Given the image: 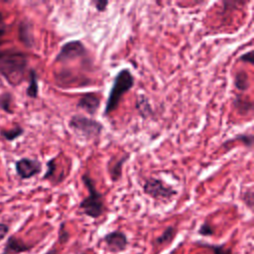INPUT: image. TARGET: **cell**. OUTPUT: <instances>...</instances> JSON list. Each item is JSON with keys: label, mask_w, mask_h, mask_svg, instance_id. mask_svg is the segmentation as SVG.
Returning <instances> with one entry per match:
<instances>
[{"label": "cell", "mask_w": 254, "mask_h": 254, "mask_svg": "<svg viewBox=\"0 0 254 254\" xmlns=\"http://www.w3.org/2000/svg\"><path fill=\"white\" fill-rule=\"evenodd\" d=\"M8 232H9V226L4 222H0V242L6 237Z\"/></svg>", "instance_id": "obj_28"}, {"label": "cell", "mask_w": 254, "mask_h": 254, "mask_svg": "<svg viewBox=\"0 0 254 254\" xmlns=\"http://www.w3.org/2000/svg\"><path fill=\"white\" fill-rule=\"evenodd\" d=\"M91 5L94 6V8L96 9L97 12L102 13L104 11H106L107 6L109 5V1L107 0H93L90 2Z\"/></svg>", "instance_id": "obj_26"}, {"label": "cell", "mask_w": 254, "mask_h": 254, "mask_svg": "<svg viewBox=\"0 0 254 254\" xmlns=\"http://www.w3.org/2000/svg\"><path fill=\"white\" fill-rule=\"evenodd\" d=\"M197 233L203 237H210L214 234V228L208 221L205 220L200 224L199 228L197 229Z\"/></svg>", "instance_id": "obj_25"}, {"label": "cell", "mask_w": 254, "mask_h": 254, "mask_svg": "<svg viewBox=\"0 0 254 254\" xmlns=\"http://www.w3.org/2000/svg\"><path fill=\"white\" fill-rule=\"evenodd\" d=\"M81 254H87V253H84V252H82V253H81Z\"/></svg>", "instance_id": "obj_32"}, {"label": "cell", "mask_w": 254, "mask_h": 254, "mask_svg": "<svg viewBox=\"0 0 254 254\" xmlns=\"http://www.w3.org/2000/svg\"><path fill=\"white\" fill-rule=\"evenodd\" d=\"M33 245L27 244L23 239L15 235H10L6 240L2 254H21L31 251Z\"/></svg>", "instance_id": "obj_12"}, {"label": "cell", "mask_w": 254, "mask_h": 254, "mask_svg": "<svg viewBox=\"0 0 254 254\" xmlns=\"http://www.w3.org/2000/svg\"><path fill=\"white\" fill-rule=\"evenodd\" d=\"M18 39L28 49H32L35 46L33 23L27 18L22 19L18 24Z\"/></svg>", "instance_id": "obj_10"}, {"label": "cell", "mask_w": 254, "mask_h": 254, "mask_svg": "<svg viewBox=\"0 0 254 254\" xmlns=\"http://www.w3.org/2000/svg\"><path fill=\"white\" fill-rule=\"evenodd\" d=\"M81 181L88 190V195L80 200L78 209L87 217L97 219L101 217L106 210L103 194L97 190L95 182L89 176L88 172L82 174Z\"/></svg>", "instance_id": "obj_2"}, {"label": "cell", "mask_w": 254, "mask_h": 254, "mask_svg": "<svg viewBox=\"0 0 254 254\" xmlns=\"http://www.w3.org/2000/svg\"><path fill=\"white\" fill-rule=\"evenodd\" d=\"M130 155L129 153H125L124 155L118 157V158H110L107 162V171L108 175L110 177V180L113 183L118 182L123 174V166L128 161Z\"/></svg>", "instance_id": "obj_11"}, {"label": "cell", "mask_w": 254, "mask_h": 254, "mask_svg": "<svg viewBox=\"0 0 254 254\" xmlns=\"http://www.w3.org/2000/svg\"><path fill=\"white\" fill-rule=\"evenodd\" d=\"M241 200L244 202V204L246 205L247 208H249L250 210L253 209V200H254V196H253L252 188H249V189L245 190L241 193Z\"/></svg>", "instance_id": "obj_24"}, {"label": "cell", "mask_w": 254, "mask_h": 254, "mask_svg": "<svg viewBox=\"0 0 254 254\" xmlns=\"http://www.w3.org/2000/svg\"><path fill=\"white\" fill-rule=\"evenodd\" d=\"M6 34V26L0 27V46L3 44V38Z\"/></svg>", "instance_id": "obj_30"}, {"label": "cell", "mask_w": 254, "mask_h": 254, "mask_svg": "<svg viewBox=\"0 0 254 254\" xmlns=\"http://www.w3.org/2000/svg\"><path fill=\"white\" fill-rule=\"evenodd\" d=\"M3 26H6L5 23H4V15L3 13L0 11V27H3Z\"/></svg>", "instance_id": "obj_31"}, {"label": "cell", "mask_w": 254, "mask_h": 254, "mask_svg": "<svg viewBox=\"0 0 254 254\" xmlns=\"http://www.w3.org/2000/svg\"><path fill=\"white\" fill-rule=\"evenodd\" d=\"M135 109L143 119H149L154 115V109L147 95L138 94L135 99Z\"/></svg>", "instance_id": "obj_13"}, {"label": "cell", "mask_w": 254, "mask_h": 254, "mask_svg": "<svg viewBox=\"0 0 254 254\" xmlns=\"http://www.w3.org/2000/svg\"><path fill=\"white\" fill-rule=\"evenodd\" d=\"M44 254H60V251H59V249H58V247H57V245H56V243L50 248V249H48V251H46Z\"/></svg>", "instance_id": "obj_29"}, {"label": "cell", "mask_w": 254, "mask_h": 254, "mask_svg": "<svg viewBox=\"0 0 254 254\" xmlns=\"http://www.w3.org/2000/svg\"><path fill=\"white\" fill-rule=\"evenodd\" d=\"M24 133H25V129L21 125H15L10 129H3V128L0 129L1 137L8 142L15 141L16 139L20 138Z\"/></svg>", "instance_id": "obj_18"}, {"label": "cell", "mask_w": 254, "mask_h": 254, "mask_svg": "<svg viewBox=\"0 0 254 254\" xmlns=\"http://www.w3.org/2000/svg\"><path fill=\"white\" fill-rule=\"evenodd\" d=\"M14 101L13 94L9 91H4L0 94V109L7 114H13L14 110L12 108V104Z\"/></svg>", "instance_id": "obj_20"}, {"label": "cell", "mask_w": 254, "mask_h": 254, "mask_svg": "<svg viewBox=\"0 0 254 254\" xmlns=\"http://www.w3.org/2000/svg\"><path fill=\"white\" fill-rule=\"evenodd\" d=\"M178 234V228L174 225L167 226L164 231L155 238L154 244L157 246H164L173 242Z\"/></svg>", "instance_id": "obj_16"}, {"label": "cell", "mask_w": 254, "mask_h": 254, "mask_svg": "<svg viewBox=\"0 0 254 254\" xmlns=\"http://www.w3.org/2000/svg\"><path fill=\"white\" fill-rule=\"evenodd\" d=\"M69 238H70V234L66 229L65 222L63 221V222H61L59 231H58V242L61 244H64L69 240Z\"/></svg>", "instance_id": "obj_23"}, {"label": "cell", "mask_w": 254, "mask_h": 254, "mask_svg": "<svg viewBox=\"0 0 254 254\" xmlns=\"http://www.w3.org/2000/svg\"><path fill=\"white\" fill-rule=\"evenodd\" d=\"M68 128L79 138L90 141L98 138L104 126L98 120L82 115V114H74L68 120Z\"/></svg>", "instance_id": "obj_4"}, {"label": "cell", "mask_w": 254, "mask_h": 254, "mask_svg": "<svg viewBox=\"0 0 254 254\" xmlns=\"http://www.w3.org/2000/svg\"><path fill=\"white\" fill-rule=\"evenodd\" d=\"M232 105H233L234 109L236 110V112L239 114H242V115L250 114L253 110L252 101L248 97H245L241 93L235 95V97L232 101Z\"/></svg>", "instance_id": "obj_14"}, {"label": "cell", "mask_w": 254, "mask_h": 254, "mask_svg": "<svg viewBox=\"0 0 254 254\" xmlns=\"http://www.w3.org/2000/svg\"><path fill=\"white\" fill-rule=\"evenodd\" d=\"M239 62L241 63H244V64H253V51L250 50L244 54H242L239 59H238Z\"/></svg>", "instance_id": "obj_27"}, {"label": "cell", "mask_w": 254, "mask_h": 254, "mask_svg": "<svg viewBox=\"0 0 254 254\" xmlns=\"http://www.w3.org/2000/svg\"><path fill=\"white\" fill-rule=\"evenodd\" d=\"M101 241L104 243L106 249L113 254L125 251L129 245L127 235L121 230H113L107 232L101 238Z\"/></svg>", "instance_id": "obj_8"}, {"label": "cell", "mask_w": 254, "mask_h": 254, "mask_svg": "<svg viewBox=\"0 0 254 254\" xmlns=\"http://www.w3.org/2000/svg\"><path fill=\"white\" fill-rule=\"evenodd\" d=\"M234 87L241 91L244 92L250 87V79L248 76V73L244 69H239L235 72L234 74Z\"/></svg>", "instance_id": "obj_17"}, {"label": "cell", "mask_w": 254, "mask_h": 254, "mask_svg": "<svg viewBox=\"0 0 254 254\" xmlns=\"http://www.w3.org/2000/svg\"><path fill=\"white\" fill-rule=\"evenodd\" d=\"M100 104H101L100 95L96 92L89 91L81 94V96L79 97L76 103V108L83 110L87 114L93 116L97 113L100 107Z\"/></svg>", "instance_id": "obj_9"}, {"label": "cell", "mask_w": 254, "mask_h": 254, "mask_svg": "<svg viewBox=\"0 0 254 254\" xmlns=\"http://www.w3.org/2000/svg\"><path fill=\"white\" fill-rule=\"evenodd\" d=\"M43 170L41 161L35 158L23 157L15 162V171L21 180H29L39 175Z\"/></svg>", "instance_id": "obj_7"}, {"label": "cell", "mask_w": 254, "mask_h": 254, "mask_svg": "<svg viewBox=\"0 0 254 254\" xmlns=\"http://www.w3.org/2000/svg\"><path fill=\"white\" fill-rule=\"evenodd\" d=\"M135 84V77L132 71L127 68H121L113 78L111 88L109 90L105 107H104V116L110 115L114 112L125 93L130 91Z\"/></svg>", "instance_id": "obj_3"}, {"label": "cell", "mask_w": 254, "mask_h": 254, "mask_svg": "<svg viewBox=\"0 0 254 254\" xmlns=\"http://www.w3.org/2000/svg\"><path fill=\"white\" fill-rule=\"evenodd\" d=\"M26 95L32 99H36L39 96V76L35 68H30L28 71V87L26 89Z\"/></svg>", "instance_id": "obj_15"}, {"label": "cell", "mask_w": 254, "mask_h": 254, "mask_svg": "<svg viewBox=\"0 0 254 254\" xmlns=\"http://www.w3.org/2000/svg\"><path fill=\"white\" fill-rule=\"evenodd\" d=\"M29 58L26 53L16 48L0 51V77L12 87L20 85L28 71Z\"/></svg>", "instance_id": "obj_1"}, {"label": "cell", "mask_w": 254, "mask_h": 254, "mask_svg": "<svg viewBox=\"0 0 254 254\" xmlns=\"http://www.w3.org/2000/svg\"><path fill=\"white\" fill-rule=\"evenodd\" d=\"M228 142H240L246 148H251L253 145V135L251 133L236 134L234 138L225 141V143H228Z\"/></svg>", "instance_id": "obj_21"}, {"label": "cell", "mask_w": 254, "mask_h": 254, "mask_svg": "<svg viewBox=\"0 0 254 254\" xmlns=\"http://www.w3.org/2000/svg\"><path fill=\"white\" fill-rule=\"evenodd\" d=\"M46 166H47V170L42 179L43 180H53V178L55 177L56 171H57V157L51 158L47 162Z\"/></svg>", "instance_id": "obj_22"}, {"label": "cell", "mask_w": 254, "mask_h": 254, "mask_svg": "<svg viewBox=\"0 0 254 254\" xmlns=\"http://www.w3.org/2000/svg\"><path fill=\"white\" fill-rule=\"evenodd\" d=\"M87 58V50L80 40H71L64 43L55 58V63L65 64L67 62Z\"/></svg>", "instance_id": "obj_6"}, {"label": "cell", "mask_w": 254, "mask_h": 254, "mask_svg": "<svg viewBox=\"0 0 254 254\" xmlns=\"http://www.w3.org/2000/svg\"><path fill=\"white\" fill-rule=\"evenodd\" d=\"M198 247H203L208 249L212 254H233L230 248H227L224 244H213V243H206L203 241H195Z\"/></svg>", "instance_id": "obj_19"}, {"label": "cell", "mask_w": 254, "mask_h": 254, "mask_svg": "<svg viewBox=\"0 0 254 254\" xmlns=\"http://www.w3.org/2000/svg\"><path fill=\"white\" fill-rule=\"evenodd\" d=\"M142 189L146 195L163 202L171 201L178 194V190L175 188L155 177H150L145 180Z\"/></svg>", "instance_id": "obj_5"}]
</instances>
